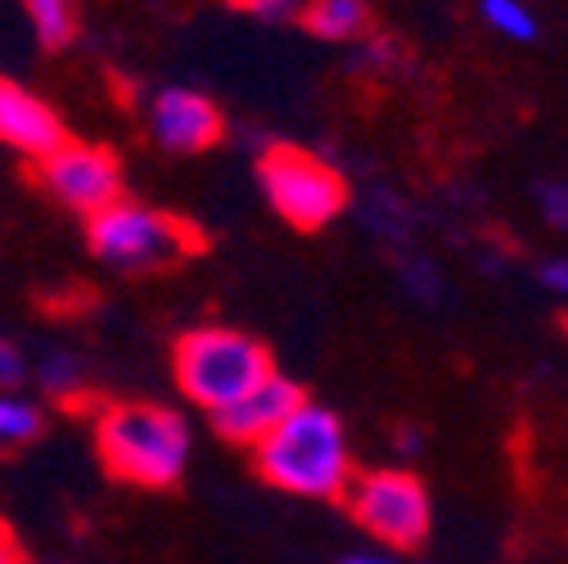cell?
<instances>
[{"mask_svg":"<svg viewBox=\"0 0 568 564\" xmlns=\"http://www.w3.org/2000/svg\"><path fill=\"white\" fill-rule=\"evenodd\" d=\"M248 452H253L257 474L271 487L290 492V497H303V502H343L352 474H357L343 420L312 397H303Z\"/></svg>","mask_w":568,"mask_h":564,"instance_id":"obj_1","label":"cell"},{"mask_svg":"<svg viewBox=\"0 0 568 564\" xmlns=\"http://www.w3.org/2000/svg\"><path fill=\"white\" fill-rule=\"evenodd\" d=\"M190 425L163 402H104L95 415V456L131 487H176L190 465Z\"/></svg>","mask_w":568,"mask_h":564,"instance_id":"obj_2","label":"cell"},{"mask_svg":"<svg viewBox=\"0 0 568 564\" xmlns=\"http://www.w3.org/2000/svg\"><path fill=\"white\" fill-rule=\"evenodd\" d=\"M172 375L185 402L217 415L222 406L240 402L248 389H257L266 375H275V362L266 343H257L244 330L231 325H194L172 348Z\"/></svg>","mask_w":568,"mask_h":564,"instance_id":"obj_3","label":"cell"},{"mask_svg":"<svg viewBox=\"0 0 568 564\" xmlns=\"http://www.w3.org/2000/svg\"><path fill=\"white\" fill-rule=\"evenodd\" d=\"M87 244L113 271H168L203 253V235L185 218L163 213L154 203H135L126 194L87 218Z\"/></svg>","mask_w":568,"mask_h":564,"instance_id":"obj_4","label":"cell"},{"mask_svg":"<svg viewBox=\"0 0 568 564\" xmlns=\"http://www.w3.org/2000/svg\"><path fill=\"white\" fill-rule=\"evenodd\" d=\"M343 502H347L352 520L362 524V533H371L388 551H415L434 528L429 487H424L419 474H410L402 465L352 474Z\"/></svg>","mask_w":568,"mask_h":564,"instance_id":"obj_5","label":"cell"},{"mask_svg":"<svg viewBox=\"0 0 568 564\" xmlns=\"http://www.w3.org/2000/svg\"><path fill=\"white\" fill-rule=\"evenodd\" d=\"M257 181H262L266 203L294 231H325L347 208L343 172L298 145H271L257 159Z\"/></svg>","mask_w":568,"mask_h":564,"instance_id":"obj_6","label":"cell"},{"mask_svg":"<svg viewBox=\"0 0 568 564\" xmlns=\"http://www.w3.org/2000/svg\"><path fill=\"white\" fill-rule=\"evenodd\" d=\"M32 172H37V185L54 203L73 208V213H82V218H95L100 208L122 199L118 154L104 150V145H91V140H63L59 150H50L45 159L32 163Z\"/></svg>","mask_w":568,"mask_h":564,"instance_id":"obj_7","label":"cell"},{"mask_svg":"<svg viewBox=\"0 0 568 564\" xmlns=\"http://www.w3.org/2000/svg\"><path fill=\"white\" fill-rule=\"evenodd\" d=\"M150 135L168 154H203L226 135V118L217 100L190 87H168L150 104Z\"/></svg>","mask_w":568,"mask_h":564,"instance_id":"obj_8","label":"cell"},{"mask_svg":"<svg viewBox=\"0 0 568 564\" xmlns=\"http://www.w3.org/2000/svg\"><path fill=\"white\" fill-rule=\"evenodd\" d=\"M303 397H307V393H303L294 380H284V375L275 371V375H266L257 389H248L240 402L222 406L217 415H212V425H217V434H222L226 443H235V447H257Z\"/></svg>","mask_w":568,"mask_h":564,"instance_id":"obj_9","label":"cell"},{"mask_svg":"<svg viewBox=\"0 0 568 564\" xmlns=\"http://www.w3.org/2000/svg\"><path fill=\"white\" fill-rule=\"evenodd\" d=\"M63 118L32 91L14 87V82H0V145L19 150L28 163L45 159L50 150L63 145Z\"/></svg>","mask_w":568,"mask_h":564,"instance_id":"obj_10","label":"cell"},{"mask_svg":"<svg viewBox=\"0 0 568 564\" xmlns=\"http://www.w3.org/2000/svg\"><path fill=\"white\" fill-rule=\"evenodd\" d=\"M371 23L366 0H312L303 10V28L321 41H357Z\"/></svg>","mask_w":568,"mask_h":564,"instance_id":"obj_11","label":"cell"},{"mask_svg":"<svg viewBox=\"0 0 568 564\" xmlns=\"http://www.w3.org/2000/svg\"><path fill=\"white\" fill-rule=\"evenodd\" d=\"M45 434V411L32 397L0 389V456H14Z\"/></svg>","mask_w":568,"mask_h":564,"instance_id":"obj_12","label":"cell"},{"mask_svg":"<svg viewBox=\"0 0 568 564\" xmlns=\"http://www.w3.org/2000/svg\"><path fill=\"white\" fill-rule=\"evenodd\" d=\"M23 14L45 50H63L78 37V0H23Z\"/></svg>","mask_w":568,"mask_h":564,"instance_id":"obj_13","label":"cell"},{"mask_svg":"<svg viewBox=\"0 0 568 564\" xmlns=\"http://www.w3.org/2000/svg\"><path fill=\"white\" fill-rule=\"evenodd\" d=\"M37 380L50 397L59 402H78L82 389H87V366L73 357V352H45L41 366H37Z\"/></svg>","mask_w":568,"mask_h":564,"instance_id":"obj_14","label":"cell"},{"mask_svg":"<svg viewBox=\"0 0 568 564\" xmlns=\"http://www.w3.org/2000/svg\"><path fill=\"white\" fill-rule=\"evenodd\" d=\"M483 19L506 41H532L537 37V14L524 6V0H483Z\"/></svg>","mask_w":568,"mask_h":564,"instance_id":"obj_15","label":"cell"},{"mask_svg":"<svg viewBox=\"0 0 568 564\" xmlns=\"http://www.w3.org/2000/svg\"><path fill=\"white\" fill-rule=\"evenodd\" d=\"M402 285L415 294V303H434L443 294V280H438L434 262H406L402 266Z\"/></svg>","mask_w":568,"mask_h":564,"instance_id":"obj_16","label":"cell"},{"mask_svg":"<svg viewBox=\"0 0 568 564\" xmlns=\"http://www.w3.org/2000/svg\"><path fill=\"white\" fill-rule=\"evenodd\" d=\"M537 208H541V218H546L550 226L568 231V185H559V181L541 185V194H537Z\"/></svg>","mask_w":568,"mask_h":564,"instance_id":"obj_17","label":"cell"},{"mask_svg":"<svg viewBox=\"0 0 568 564\" xmlns=\"http://www.w3.org/2000/svg\"><path fill=\"white\" fill-rule=\"evenodd\" d=\"M23 375H28V362H23L19 343L0 334V389H14Z\"/></svg>","mask_w":568,"mask_h":564,"instance_id":"obj_18","label":"cell"},{"mask_svg":"<svg viewBox=\"0 0 568 564\" xmlns=\"http://www.w3.org/2000/svg\"><path fill=\"white\" fill-rule=\"evenodd\" d=\"M541 290L555 294L559 303H568V258H550L541 266Z\"/></svg>","mask_w":568,"mask_h":564,"instance_id":"obj_19","label":"cell"},{"mask_svg":"<svg viewBox=\"0 0 568 564\" xmlns=\"http://www.w3.org/2000/svg\"><path fill=\"white\" fill-rule=\"evenodd\" d=\"M231 6L244 14H257V19H284L294 10V0H231Z\"/></svg>","mask_w":568,"mask_h":564,"instance_id":"obj_20","label":"cell"},{"mask_svg":"<svg viewBox=\"0 0 568 564\" xmlns=\"http://www.w3.org/2000/svg\"><path fill=\"white\" fill-rule=\"evenodd\" d=\"M0 564H28V551L6 520H0Z\"/></svg>","mask_w":568,"mask_h":564,"instance_id":"obj_21","label":"cell"},{"mask_svg":"<svg viewBox=\"0 0 568 564\" xmlns=\"http://www.w3.org/2000/svg\"><path fill=\"white\" fill-rule=\"evenodd\" d=\"M338 564H402V560L388 551H357V555H343Z\"/></svg>","mask_w":568,"mask_h":564,"instance_id":"obj_22","label":"cell"},{"mask_svg":"<svg viewBox=\"0 0 568 564\" xmlns=\"http://www.w3.org/2000/svg\"><path fill=\"white\" fill-rule=\"evenodd\" d=\"M415 443H419V434L406 430V434H402V452H415Z\"/></svg>","mask_w":568,"mask_h":564,"instance_id":"obj_23","label":"cell"},{"mask_svg":"<svg viewBox=\"0 0 568 564\" xmlns=\"http://www.w3.org/2000/svg\"><path fill=\"white\" fill-rule=\"evenodd\" d=\"M45 564H63V560H45Z\"/></svg>","mask_w":568,"mask_h":564,"instance_id":"obj_24","label":"cell"}]
</instances>
